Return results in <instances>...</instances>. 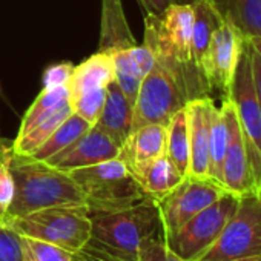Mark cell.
<instances>
[{
	"mask_svg": "<svg viewBox=\"0 0 261 261\" xmlns=\"http://www.w3.org/2000/svg\"><path fill=\"white\" fill-rule=\"evenodd\" d=\"M134 105L118 88L115 79L106 88V98L95 126L111 137L120 148L127 140L133 129Z\"/></svg>",
	"mask_w": 261,
	"mask_h": 261,
	"instance_id": "17",
	"label": "cell"
},
{
	"mask_svg": "<svg viewBox=\"0 0 261 261\" xmlns=\"http://www.w3.org/2000/svg\"><path fill=\"white\" fill-rule=\"evenodd\" d=\"M0 261H22L20 235L7 223L0 224Z\"/></svg>",
	"mask_w": 261,
	"mask_h": 261,
	"instance_id": "31",
	"label": "cell"
},
{
	"mask_svg": "<svg viewBox=\"0 0 261 261\" xmlns=\"http://www.w3.org/2000/svg\"><path fill=\"white\" fill-rule=\"evenodd\" d=\"M92 124L88 123L85 118H82L79 114L72 112L56 130L53 133V136L30 157L36 159V160H48L53 155H56L57 152L63 151L65 148H68L69 145H72L79 137H82L86 130L91 127Z\"/></svg>",
	"mask_w": 261,
	"mask_h": 261,
	"instance_id": "25",
	"label": "cell"
},
{
	"mask_svg": "<svg viewBox=\"0 0 261 261\" xmlns=\"http://www.w3.org/2000/svg\"><path fill=\"white\" fill-rule=\"evenodd\" d=\"M166 155L185 177L189 174V126L185 108L175 112L166 126Z\"/></svg>",
	"mask_w": 261,
	"mask_h": 261,
	"instance_id": "23",
	"label": "cell"
},
{
	"mask_svg": "<svg viewBox=\"0 0 261 261\" xmlns=\"http://www.w3.org/2000/svg\"><path fill=\"white\" fill-rule=\"evenodd\" d=\"M240 197L226 192L211 206L194 215L163 240L168 247L186 261H195L218 238L227 220L237 209Z\"/></svg>",
	"mask_w": 261,
	"mask_h": 261,
	"instance_id": "9",
	"label": "cell"
},
{
	"mask_svg": "<svg viewBox=\"0 0 261 261\" xmlns=\"http://www.w3.org/2000/svg\"><path fill=\"white\" fill-rule=\"evenodd\" d=\"M261 253V195L240 197L218 238L195 261H229Z\"/></svg>",
	"mask_w": 261,
	"mask_h": 261,
	"instance_id": "8",
	"label": "cell"
},
{
	"mask_svg": "<svg viewBox=\"0 0 261 261\" xmlns=\"http://www.w3.org/2000/svg\"><path fill=\"white\" fill-rule=\"evenodd\" d=\"M209 118H211V126H209L207 177L217 181L218 185H221V169H223L224 154L227 148V123H226V117H224L221 106L217 108L214 100L209 108Z\"/></svg>",
	"mask_w": 261,
	"mask_h": 261,
	"instance_id": "24",
	"label": "cell"
},
{
	"mask_svg": "<svg viewBox=\"0 0 261 261\" xmlns=\"http://www.w3.org/2000/svg\"><path fill=\"white\" fill-rule=\"evenodd\" d=\"M192 5L171 4L160 16L148 13L145 17V43L152 51L183 69L206 92V86L192 63Z\"/></svg>",
	"mask_w": 261,
	"mask_h": 261,
	"instance_id": "6",
	"label": "cell"
},
{
	"mask_svg": "<svg viewBox=\"0 0 261 261\" xmlns=\"http://www.w3.org/2000/svg\"><path fill=\"white\" fill-rule=\"evenodd\" d=\"M114 62L115 82L127 100L136 105L142 80L155 63V54L148 43L134 45L111 54Z\"/></svg>",
	"mask_w": 261,
	"mask_h": 261,
	"instance_id": "15",
	"label": "cell"
},
{
	"mask_svg": "<svg viewBox=\"0 0 261 261\" xmlns=\"http://www.w3.org/2000/svg\"><path fill=\"white\" fill-rule=\"evenodd\" d=\"M226 192L221 185L211 178L186 175L172 192L157 203L162 235L172 233Z\"/></svg>",
	"mask_w": 261,
	"mask_h": 261,
	"instance_id": "10",
	"label": "cell"
},
{
	"mask_svg": "<svg viewBox=\"0 0 261 261\" xmlns=\"http://www.w3.org/2000/svg\"><path fill=\"white\" fill-rule=\"evenodd\" d=\"M226 98H229L235 108L246 143L253 194L261 195V98L253 80L250 42L247 37L243 40L230 91Z\"/></svg>",
	"mask_w": 261,
	"mask_h": 261,
	"instance_id": "5",
	"label": "cell"
},
{
	"mask_svg": "<svg viewBox=\"0 0 261 261\" xmlns=\"http://www.w3.org/2000/svg\"><path fill=\"white\" fill-rule=\"evenodd\" d=\"M201 95H204L201 88L183 69L155 54V63L139 89L130 133L151 123L168 126L175 112L191 98Z\"/></svg>",
	"mask_w": 261,
	"mask_h": 261,
	"instance_id": "3",
	"label": "cell"
},
{
	"mask_svg": "<svg viewBox=\"0 0 261 261\" xmlns=\"http://www.w3.org/2000/svg\"><path fill=\"white\" fill-rule=\"evenodd\" d=\"M140 4L146 10V14L152 13L160 16L171 4H174V0H140Z\"/></svg>",
	"mask_w": 261,
	"mask_h": 261,
	"instance_id": "34",
	"label": "cell"
},
{
	"mask_svg": "<svg viewBox=\"0 0 261 261\" xmlns=\"http://www.w3.org/2000/svg\"><path fill=\"white\" fill-rule=\"evenodd\" d=\"M129 171L133 172L143 192L155 203L172 192L185 178V175L174 166L166 154L142 163Z\"/></svg>",
	"mask_w": 261,
	"mask_h": 261,
	"instance_id": "19",
	"label": "cell"
},
{
	"mask_svg": "<svg viewBox=\"0 0 261 261\" xmlns=\"http://www.w3.org/2000/svg\"><path fill=\"white\" fill-rule=\"evenodd\" d=\"M0 224H4V223H2V221H0Z\"/></svg>",
	"mask_w": 261,
	"mask_h": 261,
	"instance_id": "38",
	"label": "cell"
},
{
	"mask_svg": "<svg viewBox=\"0 0 261 261\" xmlns=\"http://www.w3.org/2000/svg\"><path fill=\"white\" fill-rule=\"evenodd\" d=\"M71 101L66 100L59 108L43 114L39 117L28 130L23 134H17L16 140L13 142V152L16 155H31L34 154L51 136L54 130L72 114Z\"/></svg>",
	"mask_w": 261,
	"mask_h": 261,
	"instance_id": "22",
	"label": "cell"
},
{
	"mask_svg": "<svg viewBox=\"0 0 261 261\" xmlns=\"http://www.w3.org/2000/svg\"><path fill=\"white\" fill-rule=\"evenodd\" d=\"M230 14L244 37H261V0H233Z\"/></svg>",
	"mask_w": 261,
	"mask_h": 261,
	"instance_id": "28",
	"label": "cell"
},
{
	"mask_svg": "<svg viewBox=\"0 0 261 261\" xmlns=\"http://www.w3.org/2000/svg\"><path fill=\"white\" fill-rule=\"evenodd\" d=\"M221 109L227 123V148L221 169V185L227 192L237 197L253 194L246 143L241 134L235 108L229 98H224Z\"/></svg>",
	"mask_w": 261,
	"mask_h": 261,
	"instance_id": "12",
	"label": "cell"
},
{
	"mask_svg": "<svg viewBox=\"0 0 261 261\" xmlns=\"http://www.w3.org/2000/svg\"><path fill=\"white\" fill-rule=\"evenodd\" d=\"M134 45L137 43L127 27L121 0H103L98 51L112 54L118 49L130 48Z\"/></svg>",
	"mask_w": 261,
	"mask_h": 261,
	"instance_id": "21",
	"label": "cell"
},
{
	"mask_svg": "<svg viewBox=\"0 0 261 261\" xmlns=\"http://www.w3.org/2000/svg\"><path fill=\"white\" fill-rule=\"evenodd\" d=\"M11 172L14 197L7 209V220L45 207L85 204V197L71 174L46 162L14 154Z\"/></svg>",
	"mask_w": 261,
	"mask_h": 261,
	"instance_id": "2",
	"label": "cell"
},
{
	"mask_svg": "<svg viewBox=\"0 0 261 261\" xmlns=\"http://www.w3.org/2000/svg\"><path fill=\"white\" fill-rule=\"evenodd\" d=\"M244 36L230 13H226L221 25L214 33L201 66V77L207 89L229 95L238 56Z\"/></svg>",
	"mask_w": 261,
	"mask_h": 261,
	"instance_id": "11",
	"label": "cell"
},
{
	"mask_svg": "<svg viewBox=\"0 0 261 261\" xmlns=\"http://www.w3.org/2000/svg\"><path fill=\"white\" fill-rule=\"evenodd\" d=\"M19 235L37 238L79 253L91 232V212L82 206H54L5 221Z\"/></svg>",
	"mask_w": 261,
	"mask_h": 261,
	"instance_id": "7",
	"label": "cell"
},
{
	"mask_svg": "<svg viewBox=\"0 0 261 261\" xmlns=\"http://www.w3.org/2000/svg\"><path fill=\"white\" fill-rule=\"evenodd\" d=\"M5 220H7V209L4 206H0V221L5 223Z\"/></svg>",
	"mask_w": 261,
	"mask_h": 261,
	"instance_id": "37",
	"label": "cell"
},
{
	"mask_svg": "<svg viewBox=\"0 0 261 261\" xmlns=\"http://www.w3.org/2000/svg\"><path fill=\"white\" fill-rule=\"evenodd\" d=\"M139 261H186L172 252L163 240L162 232L145 238L140 244Z\"/></svg>",
	"mask_w": 261,
	"mask_h": 261,
	"instance_id": "30",
	"label": "cell"
},
{
	"mask_svg": "<svg viewBox=\"0 0 261 261\" xmlns=\"http://www.w3.org/2000/svg\"><path fill=\"white\" fill-rule=\"evenodd\" d=\"M13 143L5 146V142H0V206L8 209L14 197V178L11 172L13 162Z\"/></svg>",
	"mask_w": 261,
	"mask_h": 261,
	"instance_id": "29",
	"label": "cell"
},
{
	"mask_svg": "<svg viewBox=\"0 0 261 261\" xmlns=\"http://www.w3.org/2000/svg\"><path fill=\"white\" fill-rule=\"evenodd\" d=\"M118 152L120 146L111 137H108L100 127L92 124L72 145L45 162L57 169L69 172L79 168L114 160L118 157Z\"/></svg>",
	"mask_w": 261,
	"mask_h": 261,
	"instance_id": "13",
	"label": "cell"
},
{
	"mask_svg": "<svg viewBox=\"0 0 261 261\" xmlns=\"http://www.w3.org/2000/svg\"><path fill=\"white\" fill-rule=\"evenodd\" d=\"M69 100V89L68 86H56V88H43L42 92L36 97L33 105L27 109L22 124L19 129V134H23L30 129V126L43 114L59 108L62 103Z\"/></svg>",
	"mask_w": 261,
	"mask_h": 261,
	"instance_id": "26",
	"label": "cell"
},
{
	"mask_svg": "<svg viewBox=\"0 0 261 261\" xmlns=\"http://www.w3.org/2000/svg\"><path fill=\"white\" fill-rule=\"evenodd\" d=\"M114 79L115 72L112 56L97 51L94 56L74 66L68 83L69 100H75L89 94H103Z\"/></svg>",
	"mask_w": 261,
	"mask_h": 261,
	"instance_id": "16",
	"label": "cell"
},
{
	"mask_svg": "<svg viewBox=\"0 0 261 261\" xmlns=\"http://www.w3.org/2000/svg\"><path fill=\"white\" fill-rule=\"evenodd\" d=\"M22 261H80L75 253L56 244L20 235Z\"/></svg>",
	"mask_w": 261,
	"mask_h": 261,
	"instance_id": "27",
	"label": "cell"
},
{
	"mask_svg": "<svg viewBox=\"0 0 261 261\" xmlns=\"http://www.w3.org/2000/svg\"><path fill=\"white\" fill-rule=\"evenodd\" d=\"M249 42L252 43V46L258 51V54L261 56V37H252L249 39Z\"/></svg>",
	"mask_w": 261,
	"mask_h": 261,
	"instance_id": "36",
	"label": "cell"
},
{
	"mask_svg": "<svg viewBox=\"0 0 261 261\" xmlns=\"http://www.w3.org/2000/svg\"><path fill=\"white\" fill-rule=\"evenodd\" d=\"M229 261H261V253L258 255H250V256H241V258H233Z\"/></svg>",
	"mask_w": 261,
	"mask_h": 261,
	"instance_id": "35",
	"label": "cell"
},
{
	"mask_svg": "<svg viewBox=\"0 0 261 261\" xmlns=\"http://www.w3.org/2000/svg\"><path fill=\"white\" fill-rule=\"evenodd\" d=\"M69 174L79 185L91 214L121 211L149 198L120 159L79 168Z\"/></svg>",
	"mask_w": 261,
	"mask_h": 261,
	"instance_id": "4",
	"label": "cell"
},
{
	"mask_svg": "<svg viewBox=\"0 0 261 261\" xmlns=\"http://www.w3.org/2000/svg\"><path fill=\"white\" fill-rule=\"evenodd\" d=\"M250 59H252V71H253L255 86H256L258 95H259V98H261V56H259L258 51L252 46V43H250Z\"/></svg>",
	"mask_w": 261,
	"mask_h": 261,
	"instance_id": "33",
	"label": "cell"
},
{
	"mask_svg": "<svg viewBox=\"0 0 261 261\" xmlns=\"http://www.w3.org/2000/svg\"><path fill=\"white\" fill-rule=\"evenodd\" d=\"M162 232L157 203L146 198L130 207L91 214V232L80 261H139L140 244L145 238Z\"/></svg>",
	"mask_w": 261,
	"mask_h": 261,
	"instance_id": "1",
	"label": "cell"
},
{
	"mask_svg": "<svg viewBox=\"0 0 261 261\" xmlns=\"http://www.w3.org/2000/svg\"><path fill=\"white\" fill-rule=\"evenodd\" d=\"M166 154V124L151 123L129 134L118 157L129 169Z\"/></svg>",
	"mask_w": 261,
	"mask_h": 261,
	"instance_id": "18",
	"label": "cell"
},
{
	"mask_svg": "<svg viewBox=\"0 0 261 261\" xmlns=\"http://www.w3.org/2000/svg\"><path fill=\"white\" fill-rule=\"evenodd\" d=\"M191 5H192V11H194L192 63H194L197 74L203 80V77H201L203 60H204V56L207 53L211 39H212L214 33L217 31V28L221 25L224 14L220 11L215 0H194Z\"/></svg>",
	"mask_w": 261,
	"mask_h": 261,
	"instance_id": "20",
	"label": "cell"
},
{
	"mask_svg": "<svg viewBox=\"0 0 261 261\" xmlns=\"http://www.w3.org/2000/svg\"><path fill=\"white\" fill-rule=\"evenodd\" d=\"M212 98L207 95L191 98L186 105L188 126H189V149H191V163L189 174L192 177H207L209 169V108Z\"/></svg>",
	"mask_w": 261,
	"mask_h": 261,
	"instance_id": "14",
	"label": "cell"
},
{
	"mask_svg": "<svg viewBox=\"0 0 261 261\" xmlns=\"http://www.w3.org/2000/svg\"><path fill=\"white\" fill-rule=\"evenodd\" d=\"M72 71H74V65L69 62H62L48 66L46 71L43 72V88L68 86Z\"/></svg>",
	"mask_w": 261,
	"mask_h": 261,
	"instance_id": "32",
	"label": "cell"
}]
</instances>
